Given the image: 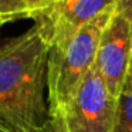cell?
<instances>
[{
	"mask_svg": "<svg viewBox=\"0 0 132 132\" xmlns=\"http://www.w3.org/2000/svg\"><path fill=\"white\" fill-rule=\"evenodd\" d=\"M48 54L34 26L0 47V125L14 132H40L48 122Z\"/></svg>",
	"mask_w": 132,
	"mask_h": 132,
	"instance_id": "cell-1",
	"label": "cell"
},
{
	"mask_svg": "<svg viewBox=\"0 0 132 132\" xmlns=\"http://www.w3.org/2000/svg\"><path fill=\"white\" fill-rule=\"evenodd\" d=\"M117 6L101 13L74 36L58 54H48L47 63V102L50 117L60 115L75 95L78 87L95 65L101 36Z\"/></svg>",
	"mask_w": 132,
	"mask_h": 132,
	"instance_id": "cell-2",
	"label": "cell"
},
{
	"mask_svg": "<svg viewBox=\"0 0 132 132\" xmlns=\"http://www.w3.org/2000/svg\"><path fill=\"white\" fill-rule=\"evenodd\" d=\"M118 114L115 97L97 67L87 74L60 115L65 132H114Z\"/></svg>",
	"mask_w": 132,
	"mask_h": 132,
	"instance_id": "cell-3",
	"label": "cell"
},
{
	"mask_svg": "<svg viewBox=\"0 0 132 132\" xmlns=\"http://www.w3.org/2000/svg\"><path fill=\"white\" fill-rule=\"evenodd\" d=\"M119 0H57L34 19L50 54L61 53L82 27L101 13L112 9Z\"/></svg>",
	"mask_w": 132,
	"mask_h": 132,
	"instance_id": "cell-4",
	"label": "cell"
},
{
	"mask_svg": "<svg viewBox=\"0 0 132 132\" xmlns=\"http://www.w3.org/2000/svg\"><path fill=\"white\" fill-rule=\"evenodd\" d=\"M95 67L111 92L119 97L132 67V20L118 9L102 31Z\"/></svg>",
	"mask_w": 132,
	"mask_h": 132,
	"instance_id": "cell-5",
	"label": "cell"
},
{
	"mask_svg": "<svg viewBox=\"0 0 132 132\" xmlns=\"http://www.w3.org/2000/svg\"><path fill=\"white\" fill-rule=\"evenodd\" d=\"M114 132H132V67L118 97V114Z\"/></svg>",
	"mask_w": 132,
	"mask_h": 132,
	"instance_id": "cell-6",
	"label": "cell"
},
{
	"mask_svg": "<svg viewBox=\"0 0 132 132\" xmlns=\"http://www.w3.org/2000/svg\"><path fill=\"white\" fill-rule=\"evenodd\" d=\"M0 19L3 23L30 19L26 0H0Z\"/></svg>",
	"mask_w": 132,
	"mask_h": 132,
	"instance_id": "cell-7",
	"label": "cell"
},
{
	"mask_svg": "<svg viewBox=\"0 0 132 132\" xmlns=\"http://www.w3.org/2000/svg\"><path fill=\"white\" fill-rule=\"evenodd\" d=\"M54 0H26V4L30 12V20H34L37 16H40L43 12H46L53 4Z\"/></svg>",
	"mask_w": 132,
	"mask_h": 132,
	"instance_id": "cell-8",
	"label": "cell"
},
{
	"mask_svg": "<svg viewBox=\"0 0 132 132\" xmlns=\"http://www.w3.org/2000/svg\"><path fill=\"white\" fill-rule=\"evenodd\" d=\"M40 132H65V131H64L60 117H50L48 122L46 123V126Z\"/></svg>",
	"mask_w": 132,
	"mask_h": 132,
	"instance_id": "cell-9",
	"label": "cell"
},
{
	"mask_svg": "<svg viewBox=\"0 0 132 132\" xmlns=\"http://www.w3.org/2000/svg\"><path fill=\"white\" fill-rule=\"evenodd\" d=\"M117 9L119 13L125 14L132 20V0H119L117 4Z\"/></svg>",
	"mask_w": 132,
	"mask_h": 132,
	"instance_id": "cell-10",
	"label": "cell"
},
{
	"mask_svg": "<svg viewBox=\"0 0 132 132\" xmlns=\"http://www.w3.org/2000/svg\"><path fill=\"white\" fill-rule=\"evenodd\" d=\"M0 132H14V131H12V129L6 128V126H3V125H0Z\"/></svg>",
	"mask_w": 132,
	"mask_h": 132,
	"instance_id": "cell-11",
	"label": "cell"
},
{
	"mask_svg": "<svg viewBox=\"0 0 132 132\" xmlns=\"http://www.w3.org/2000/svg\"><path fill=\"white\" fill-rule=\"evenodd\" d=\"M3 24H4V23H3V20H2V19H0V27L3 26Z\"/></svg>",
	"mask_w": 132,
	"mask_h": 132,
	"instance_id": "cell-12",
	"label": "cell"
},
{
	"mask_svg": "<svg viewBox=\"0 0 132 132\" xmlns=\"http://www.w3.org/2000/svg\"><path fill=\"white\" fill-rule=\"evenodd\" d=\"M55 2H57V0H54V2H53V3H55Z\"/></svg>",
	"mask_w": 132,
	"mask_h": 132,
	"instance_id": "cell-13",
	"label": "cell"
}]
</instances>
